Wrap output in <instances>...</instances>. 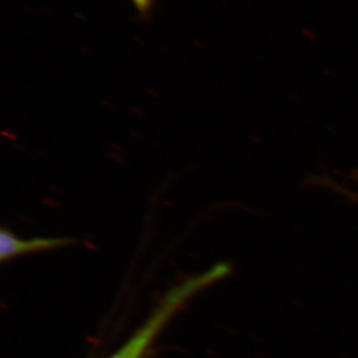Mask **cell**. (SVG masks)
Here are the masks:
<instances>
[{
    "instance_id": "cell-2",
    "label": "cell",
    "mask_w": 358,
    "mask_h": 358,
    "mask_svg": "<svg viewBox=\"0 0 358 358\" xmlns=\"http://www.w3.org/2000/svg\"><path fill=\"white\" fill-rule=\"evenodd\" d=\"M70 243L66 239H51V238H38V239L24 240L17 238L7 230H1L0 234V257L5 261L7 259L22 255V254L40 252L63 247Z\"/></svg>"
},
{
    "instance_id": "cell-3",
    "label": "cell",
    "mask_w": 358,
    "mask_h": 358,
    "mask_svg": "<svg viewBox=\"0 0 358 358\" xmlns=\"http://www.w3.org/2000/svg\"><path fill=\"white\" fill-rule=\"evenodd\" d=\"M155 0H131L134 6L138 10L139 13H149V10L152 7Z\"/></svg>"
},
{
    "instance_id": "cell-4",
    "label": "cell",
    "mask_w": 358,
    "mask_h": 358,
    "mask_svg": "<svg viewBox=\"0 0 358 358\" xmlns=\"http://www.w3.org/2000/svg\"><path fill=\"white\" fill-rule=\"evenodd\" d=\"M345 193L348 194L349 196L352 197V199H355L356 201H358V194L350 193V192H345Z\"/></svg>"
},
{
    "instance_id": "cell-1",
    "label": "cell",
    "mask_w": 358,
    "mask_h": 358,
    "mask_svg": "<svg viewBox=\"0 0 358 358\" xmlns=\"http://www.w3.org/2000/svg\"><path fill=\"white\" fill-rule=\"evenodd\" d=\"M227 273V266L217 264L206 273L194 276L179 284L178 287H173L160 301L159 306L150 315V318L142 324V327L109 358H145L153 341L158 338L160 331L176 315V312L181 310L183 305L188 303L195 294L218 282Z\"/></svg>"
}]
</instances>
